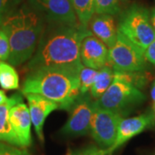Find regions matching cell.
<instances>
[{
    "mask_svg": "<svg viewBox=\"0 0 155 155\" xmlns=\"http://www.w3.org/2000/svg\"><path fill=\"white\" fill-rule=\"evenodd\" d=\"M122 119V113L96 107L94 104L90 124V134L99 147L109 149L112 147Z\"/></svg>",
    "mask_w": 155,
    "mask_h": 155,
    "instance_id": "52a82bcc",
    "label": "cell"
},
{
    "mask_svg": "<svg viewBox=\"0 0 155 155\" xmlns=\"http://www.w3.org/2000/svg\"><path fill=\"white\" fill-rule=\"evenodd\" d=\"M151 96H152V98L153 100V102L155 103V82L153 85V88H152V91H151Z\"/></svg>",
    "mask_w": 155,
    "mask_h": 155,
    "instance_id": "83f0119b",
    "label": "cell"
},
{
    "mask_svg": "<svg viewBox=\"0 0 155 155\" xmlns=\"http://www.w3.org/2000/svg\"><path fill=\"white\" fill-rule=\"evenodd\" d=\"M24 96L26 97L28 101L29 114L35 130L41 142H43V126L45 121L53 111L60 110L59 105L54 102L48 99L41 95L28 93Z\"/></svg>",
    "mask_w": 155,
    "mask_h": 155,
    "instance_id": "7c38bea8",
    "label": "cell"
},
{
    "mask_svg": "<svg viewBox=\"0 0 155 155\" xmlns=\"http://www.w3.org/2000/svg\"><path fill=\"white\" fill-rule=\"evenodd\" d=\"M31 8L49 23L75 26L80 24L71 0H28Z\"/></svg>",
    "mask_w": 155,
    "mask_h": 155,
    "instance_id": "9c48e42d",
    "label": "cell"
},
{
    "mask_svg": "<svg viewBox=\"0 0 155 155\" xmlns=\"http://www.w3.org/2000/svg\"><path fill=\"white\" fill-rule=\"evenodd\" d=\"M108 65L115 72H142L147 66L144 50L118 32L115 44L109 48Z\"/></svg>",
    "mask_w": 155,
    "mask_h": 155,
    "instance_id": "8992f818",
    "label": "cell"
},
{
    "mask_svg": "<svg viewBox=\"0 0 155 155\" xmlns=\"http://www.w3.org/2000/svg\"><path fill=\"white\" fill-rule=\"evenodd\" d=\"M144 53L146 60L155 65V39L145 49Z\"/></svg>",
    "mask_w": 155,
    "mask_h": 155,
    "instance_id": "d4e9b609",
    "label": "cell"
},
{
    "mask_svg": "<svg viewBox=\"0 0 155 155\" xmlns=\"http://www.w3.org/2000/svg\"><path fill=\"white\" fill-rule=\"evenodd\" d=\"M114 75L115 72L110 65L97 70L94 83L90 90V95L92 99H98L105 92L114 79Z\"/></svg>",
    "mask_w": 155,
    "mask_h": 155,
    "instance_id": "2e32d148",
    "label": "cell"
},
{
    "mask_svg": "<svg viewBox=\"0 0 155 155\" xmlns=\"http://www.w3.org/2000/svg\"><path fill=\"white\" fill-rule=\"evenodd\" d=\"M10 122L14 132L22 147H27L31 145V117L28 107L23 102H19L10 110Z\"/></svg>",
    "mask_w": 155,
    "mask_h": 155,
    "instance_id": "4fadbf2b",
    "label": "cell"
},
{
    "mask_svg": "<svg viewBox=\"0 0 155 155\" xmlns=\"http://www.w3.org/2000/svg\"><path fill=\"white\" fill-rule=\"evenodd\" d=\"M95 13L116 15L120 11L118 0H94Z\"/></svg>",
    "mask_w": 155,
    "mask_h": 155,
    "instance_id": "ffe728a7",
    "label": "cell"
},
{
    "mask_svg": "<svg viewBox=\"0 0 155 155\" xmlns=\"http://www.w3.org/2000/svg\"><path fill=\"white\" fill-rule=\"evenodd\" d=\"M109 48L93 34L83 39L80 46V61L84 67L99 70L108 65Z\"/></svg>",
    "mask_w": 155,
    "mask_h": 155,
    "instance_id": "8fae6325",
    "label": "cell"
},
{
    "mask_svg": "<svg viewBox=\"0 0 155 155\" xmlns=\"http://www.w3.org/2000/svg\"><path fill=\"white\" fill-rule=\"evenodd\" d=\"M146 81L147 78L141 72H115L109 88L98 99L94 100L95 106L123 114L129 107L144 102L146 96L140 88Z\"/></svg>",
    "mask_w": 155,
    "mask_h": 155,
    "instance_id": "277c9868",
    "label": "cell"
},
{
    "mask_svg": "<svg viewBox=\"0 0 155 155\" xmlns=\"http://www.w3.org/2000/svg\"><path fill=\"white\" fill-rule=\"evenodd\" d=\"M17 0H0V26L7 17L13 13Z\"/></svg>",
    "mask_w": 155,
    "mask_h": 155,
    "instance_id": "7402d4cb",
    "label": "cell"
},
{
    "mask_svg": "<svg viewBox=\"0 0 155 155\" xmlns=\"http://www.w3.org/2000/svg\"><path fill=\"white\" fill-rule=\"evenodd\" d=\"M97 73V70L90 67H82L79 72V92L80 95H85L90 92L95 78Z\"/></svg>",
    "mask_w": 155,
    "mask_h": 155,
    "instance_id": "d6986e66",
    "label": "cell"
},
{
    "mask_svg": "<svg viewBox=\"0 0 155 155\" xmlns=\"http://www.w3.org/2000/svg\"><path fill=\"white\" fill-rule=\"evenodd\" d=\"M8 98H9V97L6 96L5 92L4 91L0 90V105L3 104H5V103H6Z\"/></svg>",
    "mask_w": 155,
    "mask_h": 155,
    "instance_id": "4316f807",
    "label": "cell"
},
{
    "mask_svg": "<svg viewBox=\"0 0 155 155\" xmlns=\"http://www.w3.org/2000/svg\"><path fill=\"white\" fill-rule=\"evenodd\" d=\"M0 86L4 90L19 88V76L10 63L0 61Z\"/></svg>",
    "mask_w": 155,
    "mask_h": 155,
    "instance_id": "ac0fdd59",
    "label": "cell"
},
{
    "mask_svg": "<svg viewBox=\"0 0 155 155\" xmlns=\"http://www.w3.org/2000/svg\"><path fill=\"white\" fill-rule=\"evenodd\" d=\"M0 155H31L27 150L0 140Z\"/></svg>",
    "mask_w": 155,
    "mask_h": 155,
    "instance_id": "cb8c5ba5",
    "label": "cell"
},
{
    "mask_svg": "<svg viewBox=\"0 0 155 155\" xmlns=\"http://www.w3.org/2000/svg\"><path fill=\"white\" fill-rule=\"evenodd\" d=\"M22 96L20 93H17L9 97L7 102L0 105V140L8 144L17 146L22 147L17 138V134L10 122V110L16 104L22 102Z\"/></svg>",
    "mask_w": 155,
    "mask_h": 155,
    "instance_id": "9a60e30c",
    "label": "cell"
},
{
    "mask_svg": "<svg viewBox=\"0 0 155 155\" xmlns=\"http://www.w3.org/2000/svg\"><path fill=\"white\" fill-rule=\"evenodd\" d=\"M91 34L92 33L88 27L82 24L70 26L50 23L48 28L45 27L27 67L32 71L41 67L82 64L81 42Z\"/></svg>",
    "mask_w": 155,
    "mask_h": 155,
    "instance_id": "6da1fadb",
    "label": "cell"
},
{
    "mask_svg": "<svg viewBox=\"0 0 155 155\" xmlns=\"http://www.w3.org/2000/svg\"><path fill=\"white\" fill-rule=\"evenodd\" d=\"M117 30L144 51L155 39L149 11L141 6L128 8L122 15Z\"/></svg>",
    "mask_w": 155,
    "mask_h": 155,
    "instance_id": "5b68a950",
    "label": "cell"
},
{
    "mask_svg": "<svg viewBox=\"0 0 155 155\" xmlns=\"http://www.w3.org/2000/svg\"><path fill=\"white\" fill-rule=\"evenodd\" d=\"M155 124V114L147 112L140 116L122 119L117 130V134L114 144L110 148L108 149L109 155H111L114 151L126 143L130 139L137 134L145 131L146 129L151 128Z\"/></svg>",
    "mask_w": 155,
    "mask_h": 155,
    "instance_id": "30bf717a",
    "label": "cell"
},
{
    "mask_svg": "<svg viewBox=\"0 0 155 155\" xmlns=\"http://www.w3.org/2000/svg\"><path fill=\"white\" fill-rule=\"evenodd\" d=\"M150 16V22H151V24H152V27L153 28L155 32V8H153L151 12L149 13Z\"/></svg>",
    "mask_w": 155,
    "mask_h": 155,
    "instance_id": "484cf974",
    "label": "cell"
},
{
    "mask_svg": "<svg viewBox=\"0 0 155 155\" xmlns=\"http://www.w3.org/2000/svg\"><path fill=\"white\" fill-rule=\"evenodd\" d=\"M154 155H155V154H154Z\"/></svg>",
    "mask_w": 155,
    "mask_h": 155,
    "instance_id": "f546056e",
    "label": "cell"
},
{
    "mask_svg": "<svg viewBox=\"0 0 155 155\" xmlns=\"http://www.w3.org/2000/svg\"><path fill=\"white\" fill-rule=\"evenodd\" d=\"M90 30L108 48L115 44L117 39V27L111 15L97 14L89 23Z\"/></svg>",
    "mask_w": 155,
    "mask_h": 155,
    "instance_id": "5bb4252c",
    "label": "cell"
},
{
    "mask_svg": "<svg viewBox=\"0 0 155 155\" xmlns=\"http://www.w3.org/2000/svg\"><path fill=\"white\" fill-rule=\"evenodd\" d=\"M82 64L41 67L30 71L22 84V93L38 94L70 110L79 97V72Z\"/></svg>",
    "mask_w": 155,
    "mask_h": 155,
    "instance_id": "7a4b0ae2",
    "label": "cell"
},
{
    "mask_svg": "<svg viewBox=\"0 0 155 155\" xmlns=\"http://www.w3.org/2000/svg\"><path fill=\"white\" fill-rule=\"evenodd\" d=\"M73 10L80 24L88 27L95 14L94 0H71Z\"/></svg>",
    "mask_w": 155,
    "mask_h": 155,
    "instance_id": "e0dca14e",
    "label": "cell"
},
{
    "mask_svg": "<svg viewBox=\"0 0 155 155\" xmlns=\"http://www.w3.org/2000/svg\"><path fill=\"white\" fill-rule=\"evenodd\" d=\"M11 53L10 41L7 34L0 28V61L8 60Z\"/></svg>",
    "mask_w": 155,
    "mask_h": 155,
    "instance_id": "603a6c76",
    "label": "cell"
},
{
    "mask_svg": "<svg viewBox=\"0 0 155 155\" xmlns=\"http://www.w3.org/2000/svg\"><path fill=\"white\" fill-rule=\"evenodd\" d=\"M45 27L44 18L26 6L13 12L3 22L0 28L9 38L11 53L7 61L11 65L17 67L29 61Z\"/></svg>",
    "mask_w": 155,
    "mask_h": 155,
    "instance_id": "3957f363",
    "label": "cell"
},
{
    "mask_svg": "<svg viewBox=\"0 0 155 155\" xmlns=\"http://www.w3.org/2000/svg\"><path fill=\"white\" fill-rule=\"evenodd\" d=\"M67 155H109L108 149H103L94 145L76 151H70Z\"/></svg>",
    "mask_w": 155,
    "mask_h": 155,
    "instance_id": "44dd1931",
    "label": "cell"
},
{
    "mask_svg": "<svg viewBox=\"0 0 155 155\" xmlns=\"http://www.w3.org/2000/svg\"><path fill=\"white\" fill-rule=\"evenodd\" d=\"M94 110V100L89 93L80 95L70 109V116L62 127L61 134L65 136H82L90 133V124Z\"/></svg>",
    "mask_w": 155,
    "mask_h": 155,
    "instance_id": "ba28073f",
    "label": "cell"
},
{
    "mask_svg": "<svg viewBox=\"0 0 155 155\" xmlns=\"http://www.w3.org/2000/svg\"><path fill=\"white\" fill-rule=\"evenodd\" d=\"M154 110H155V103H154Z\"/></svg>",
    "mask_w": 155,
    "mask_h": 155,
    "instance_id": "f1b7e54d",
    "label": "cell"
}]
</instances>
